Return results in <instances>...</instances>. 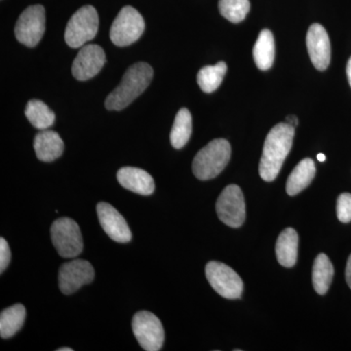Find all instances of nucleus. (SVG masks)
<instances>
[{"label": "nucleus", "mask_w": 351, "mask_h": 351, "mask_svg": "<svg viewBox=\"0 0 351 351\" xmlns=\"http://www.w3.org/2000/svg\"><path fill=\"white\" fill-rule=\"evenodd\" d=\"M337 216L341 223H350L351 221V195L343 193L339 196L337 201Z\"/></svg>", "instance_id": "26"}, {"label": "nucleus", "mask_w": 351, "mask_h": 351, "mask_svg": "<svg viewBox=\"0 0 351 351\" xmlns=\"http://www.w3.org/2000/svg\"><path fill=\"white\" fill-rule=\"evenodd\" d=\"M232 147L225 138H216L196 154L193 162V174L200 181L214 179L230 162Z\"/></svg>", "instance_id": "3"}, {"label": "nucleus", "mask_w": 351, "mask_h": 351, "mask_svg": "<svg viewBox=\"0 0 351 351\" xmlns=\"http://www.w3.org/2000/svg\"><path fill=\"white\" fill-rule=\"evenodd\" d=\"M334 277V267L325 254H320L314 261L313 283L317 294L325 295L329 290Z\"/></svg>", "instance_id": "22"}, {"label": "nucleus", "mask_w": 351, "mask_h": 351, "mask_svg": "<svg viewBox=\"0 0 351 351\" xmlns=\"http://www.w3.org/2000/svg\"><path fill=\"white\" fill-rule=\"evenodd\" d=\"M95 271L91 263L85 260L71 261L64 263L59 269V287L64 295H71L83 285L94 280Z\"/></svg>", "instance_id": "11"}, {"label": "nucleus", "mask_w": 351, "mask_h": 351, "mask_svg": "<svg viewBox=\"0 0 351 351\" xmlns=\"http://www.w3.org/2000/svg\"><path fill=\"white\" fill-rule=\"evenodd\" d=\"M73 348H58L57 351H73Z\"/></svg>", "instance_id": "32"}, {"label": "nucleus", "mask_w": 351, "mask_h": 351, "mask_svg": "<svg viewBox=\"0 0 351 351\" xmlns=\"http://www.w3.org/2000/svg\"><path fill=\"white\" fill-rule=\"evenodd\" d=\"M132 330L143 350L158 351L162 348L165 338L162 323L154 313L138 311L132 319Z\"/></svg>", "instance_id": "7"}, {"label": "nucleus", "mask_w": 351, "mask_h": 351, "mask_svg": "<svg viewBox=\"0 0 351 351\" xmlns=\"http://www.w3.org/2000/svg\"><path fill=\"white\" fill-rule=\"evenodd\" d=\"M219 219L225 225L237 228L243 225L246 218V206L241 189L237 184L226 186L216 203Z\"/></svg>", "instance_id": "9"}, {"label": "nucleus", "mask_w": 351, "mask_h": 351, "mask_svg": "<svg viewBox=\"0 0 351 351\" xmlns=\"http://www.w3.org/2000/svg\"><path fill=\"white\" fill-rule=\"evenodd\" d=\"M286 123L293 127H297L298 124H299V119H298V117L294 114L288 115V117H286Z\"/></svg>", "instance_id": "29"}, {"label": "nucleus", "mask_w": 351, "mask_h": 351, "mask_svg": "<svg viewBox=\"0 0 351 351\" xmlns=\"http://www.w3.org/2000/svg\"><path fill=\"white\" fill-rule=\"evenodd\" d=\"M205 274L210 285L221 297L228 300L241 298L243 282L232 267L225 263L212 261L207 263Z\"/></svg>", "instance_id": "8"}, {"label": "nucleus", "mask_w": 351, "mask_h": 351, "mask_svg": "<svg viewBox=\"0 0 351 351\" xmlns=\"http://www.w3.org/2000/svg\"><path fill=\"white\" fill-rule=\"evenodd\" d=\"M45 32V9L43 5L27 7L21 14L15 25V36L20 43L34 47Z\"/></svg>", "instance_id": "10"}, {"label": "nucleus", "mask_w": 351, "mask_h": 351, "mask_svg": "<svg viewBox=\"0 0 351 351\" xmlns=\"http://www.w3.org/2000/svg\"><path fill=\"white\" fill-rule=\"evenodd\" d=\"M346 75H348V82H350L351 87V57L350 59L348 60V66H346Z\"/></svg>", "instance_id": "30"}, {"label": "nucleus", "mask_w": 351, "mask_h": 351, "mask_svg": "<svg viewBox=\"0 0 351 351\" xmlns=\"http://www.w3.org/2000/svg\"><path fill=\"white\" fill-rule=\"evenodd\" d=\"M254 61L261 71H269L274 64L276 57V43L272 32L263 29L258 34L253 49Z\"/></svg>", "instance_id": "19"}, {"label": "nucleus", "mask_w": 351, "mask_h": 351, "mask_svg": "<svg viewBox=\"0 0 351 351\" xmlns=\"http://www.w3.org/2000/svg\"><path fill=\"white\" fill-rule=\"evenodd\" d=\"M228 66L225 62H219L215 66H206L200 69L197 75V83L205 93L216 91L223 82Z\"/></svg>", "instance_id": "24"}, {"label": "nucleus", "mask_w": 351, "mask_h": 351, "mask_svg": "<svg viewBox=\"0 0 351 351\" xmlns=\"http://www.w3.org/2000/svg\"><path fill=\"white\" fill-rule=\"evenodd\" d=\"M193 133V117L188 108H182L175 117L170 133V142L176 149H181L191 138Z\"/></svg>", "instance_id": "21"}, {"label": "nucleus", "mask_w": 351, "mask_h": 351, "mask_svg": "<svg viewBox=\"0 0 351 351\" xmlns=\"http://www.w3.org/2000/svg\"><path fill=\"white\" fill-rule=\"evenodd\" d=\"M306 46L314 68L324 71L331 62V43L326 29L319 24L309 27L306 34Z\"/></svg>", "instance_id": "14"}, {"label": "nucleus", "mask_w": 351, "mask_h": 351, "mask_svg": "<svg viewBox=\"0 0 351 351\" xmlns=\"http://www.w3.org/2000/svg\"><path fill=\"white\" fill-rule=\"evenodd\" d=\"M106 63L103 48L97 44L82 46L73 63L71 73L80 82H86L100 73Z\"/></svg>", "instance_id": "12"}, {"label": "nucleus", "mask_w": 351, "mask_h": 351, "mask_svg": "<svg viewBox=\"0 0 351 351\" xmlns=\"http://www.w3.org/2000/svg\"><path fill=\"white\" fill-rule=\"evenodd\" d=\"M97 214L104 232L110 239L119 243H128L132 239V233L128 223L121 214L107 202L97 205Z\"/></svg>", "instance_id": "13"}, {"label": "nucleus", "mask_w": 351, "mask_h": 351, "mask_svg": "<svg viewBox=\"0 0 351 351\" xmlns=\"http://www.w3.org/2000/svg\"><path fill=\"white\" fill-rule=\"evenodd\" d=\"M25 114L32 125L39 130H46L55 122V113L43 101L36 99L27 103Z\"/></svg>", "instance_id": "23"}, {"label": "nucleus", "mask_w": 351, "mask_h": 351, "mask_svg": "<svg viewBox=\"0 0 351 351\" xmlns=\"http://www.w3.org/2000/svg\"><path fill=\"white\" fill-rule=\"evenodd\" d=\"M117 181L132 193L151 195L154 191V181L147 171L136 167H123L117 172Z\"/></svg>", "instance_id": "15"}, {"label": "nucleus", "mask_w": 351, "mask_h": 351, "mask_svg": "<svg viewBox=\"0 0 351 351\" xmlns=\"http://www.w3.org/2000/svg\"><path fill=\"white\" fill-rule=\"evenodd\" d=\"M145 21L138 10L125 6L120 10L110 27V36L112 43L119 47L131 45L142 36Z\"/></svg>", "instance_id": "6"}, {"label": "nucleus", "mask_w": 351, "mask_h": 351, "mask_svg": "<svg viewBox=\"0 0 351 351\" xmlns=\"http://www.w3.org/2000/svg\"><path fill=\"white\" fill-rule=\"evenodd\" d=\"M346 282H348V285L350 286V288L351 289V255L350 256V258H348V263H346Z\"/></svg>", "instance_id": "28"}, {"label": "nucleus", "mask_w": 351, "mask_h": 351, "mask_svg": "<svg viewBox=\"0 0 351 351\" xmlns=\"http://www.w3.org/2000/svg\"><path fill=\"white\" fill-rule=\"evenodd\" d=\"M294 136L295 127L286 122L277 124L267 134L258 167L263 181L272 182L276 179L292 149Z\"/></svg>", "instance_id": "1"}, {"label": "nucleus", "mask_w": 351, "mask_h": 351, "mask_svg": "<svg viewBox=\"0 0 351 351\" xmlns=\"http://www.w3.org/2000/svg\"><path fill=\"white\" fill-rule=\"evenodd\" d=\"M299 237L294 228H286L276 242V258L282 267H292L297 263Z\"/></svg>", "instance_id": "18"}, {"label": "nucleus", "mask_w": 351, "mask_h": 351, "mask_svg": "<svg viewBox=\"0 0 351 351\" xmlns=\"http://www.w3.org/2000/svg\"><path fill=\"white\" fill-rule=\"evenodd\" d=\"M11 261V251L3 237L0 239V272L3 274Z\"/></svg>", "instance_id": "27"}, {"label": "nucleus", "mask_w": 351, "mask_h": 351, "mask_svg": "<svg viewBox=\"0 0 351 351\" xmlns=\"http://www.w3.org/2000/svg\"><path fill=\"white\" fill-rule=\"evenodd\" d=\"M34 147L39 160L52 162L63 154L64 145L56 132L43 130L34 138Z\"/></svg>", "instance_id": "16"}, {"label": "nucleus", "mask_w": 351, "mask_h": 351, "mask_svg": "<svg viewBox=\"0 0 351 351\" xmlns=\"http://www.w3.org/2000/svg\"><path fill=\"white\" fill-rule=\"evenodd\" d=\"M316 174L313 159L304 158L292 171L286 184V191L290 196L299 195L311 184Z\"/></svg>", "instance_id": "17"}, {"label": "nucleus", "mask_w": 351, "mask_h": 351, "mask_svg": "<svg viewBox=\"0 0 351 351\" xmlns=\"http://www.w3.org/2000/svg\"><path fill=\"white\" fill-rule=\"evenodd\" d=\"M99 29V16L93 6L78 9L69 19L64 39L69 47L80 48L96 36Z\"/></svg>", "instance_id": "4"}, {"label": "nucleus", "mask_w": 351, "mask_h": 351, "mask_svg": "<svg viewBox=\"0 0 351 351\" xmlns=\"http://www.w3.org/2000/svg\"><path fill=\"white\" fill-rule=\"evenodd\" d=\"M317 160L320 161V162H324L326 160V156L323 154H317Z\"/></svg>", "instance_id": "31"}, {"label": "nucleus", "mask_w": 351, "mask_h": 351, "mask_svg": "<svg viewBox=\"0 0 351 351\" xmlns=\"http://www.w3.org/2000/svg\"><path fill=\"white\" fill-rule=\"evenodd\" d=\"M219 10L226 20L239 24L248 15L250 11L249 0H219Z\"/></svg>", "instance_id": "25"}, {"label": "nucleus", "mask_w": 351, "mask_h": 351, "mask_svg": "<svg viewBox=\"0 0 351 351\" xmlns=\"http://www.w3.org/2000/svg\"><path fill=\"white\" fill-rule=\"evenodd\" d=\"M51 239L61 257L73 258L83 251V239L80 226L69 218L56 219L51 226Z\"/></svg>", "instance_id": "5"}, {"label": "nucleus", "mask_w": 351, "mask_h": 351, "mask_svg": "<svg viewBox=\"0 0 351 351\" xmlns=\"http://www.w3.org/2000/svg\"><path fill=\"white\" fill-rule=\"evenodd\" d=\"M27 311L23 304L4 309L0 314V336L2 339L12 338L16 332H19L24 325Z\"/></svg>", "instance_id": "20"}, {"label": "nucleus", "mask_w": 351, "mask_h": 351, "mask_svg": "<svg viewBox=\"0 0 351 351\" xmlns=\"http://www.w3.org/2000/svg\"><path fill=\"white\" fill-rule=\"evenodd\" d=\"M154 77V69L149 64H134L127 69L119 86L108 95L105 106L108 110H124L141 96Z\"/></svg>", "instance_id": "2"}]
</instances>
